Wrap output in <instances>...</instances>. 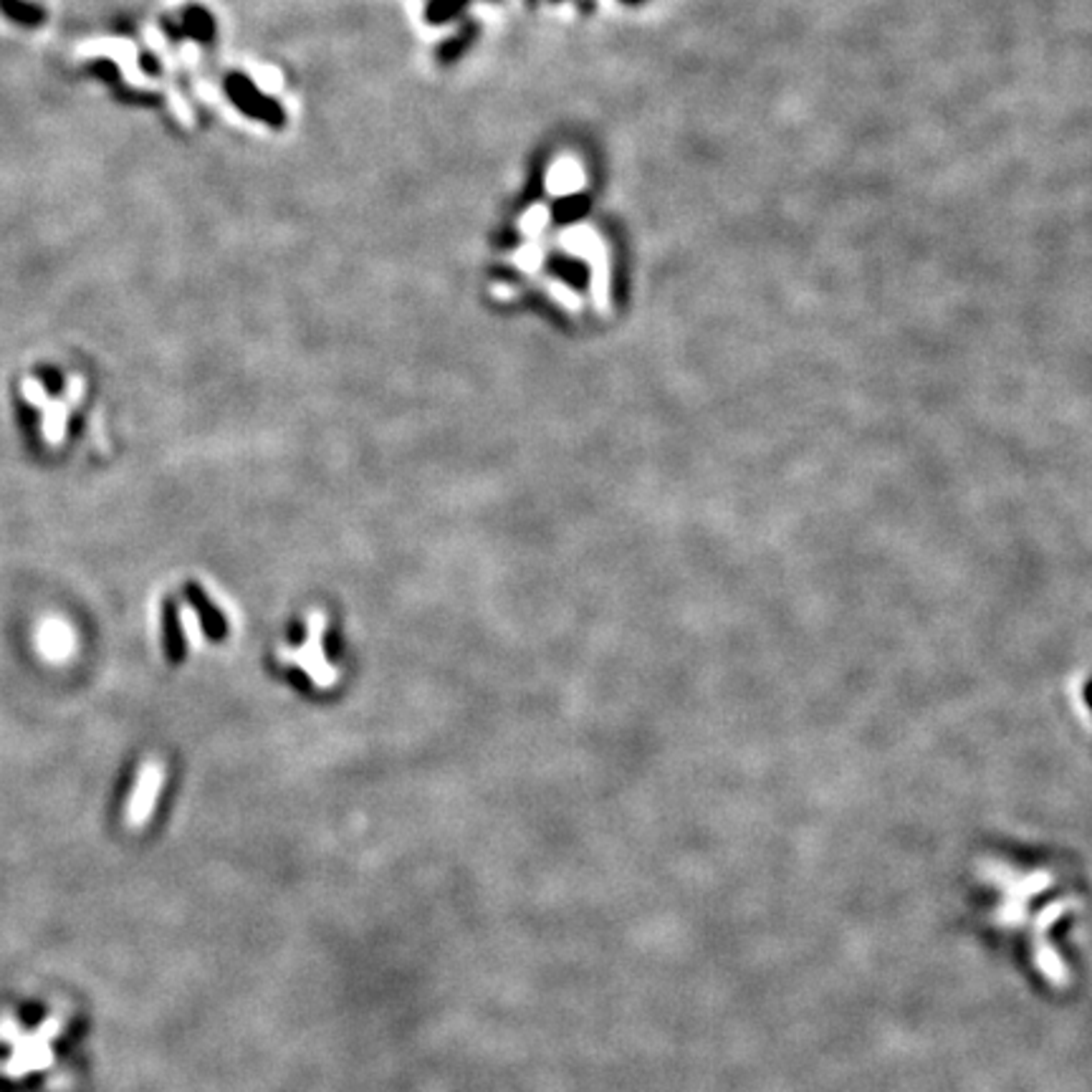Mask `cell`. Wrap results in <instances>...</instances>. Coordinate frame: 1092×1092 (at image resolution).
I'll return each mask as SVG.
<instances>
[{
	"mask_svg": "<svg viewBox=\"0 0 1092 1092\" xmlns=\"http://www.w3.org/2000/svg\"><path fill=\"white\" fill-rule=\"evenodd\" d=\"M158 787L159 767H149V771H145V777H142V784L137 787V794L132 799V807H129V822H132V825L147 822V817L152 815L155 797H158Z\"/></svg>",
	"mask_w": 1092,
	"mask_h": 1092,
	"instance_id": "2",
	"label": "cell"
},
{
	"mask_svg": "<svg viewBox=\"0 0 1092 1092\" xmlns=\"http://www.w3.org/2000/svg\"><path fill=\"white\" fill-rule=\"evenodd\" d=\"M976 918L1014 966L1044 992H1070L1077 925L1087 908L1073 857L1032 847H994L976 857Z\"/></svg>",
	"mask_w": 1092,
	"mask_h": 1092,
	"instance_id": "1",
	"label": "cell"
}]
</instances>
